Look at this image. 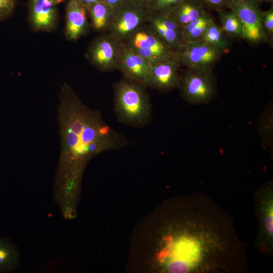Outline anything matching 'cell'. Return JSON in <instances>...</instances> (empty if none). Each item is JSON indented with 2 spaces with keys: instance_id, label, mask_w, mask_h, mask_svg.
<instances>
[{
  "instance_id": "1",
  "label": "cell",
  "mask_w": 273,
  "mask_h": 273,
  "mask_svg": "<svg viewBox=\"0 0 273 273\" xmlns=\"http://www.w3.org/2000/svg\"><path fill=\"white\" fill-rule=\"evenodd\" d=\"M180 218L163 235L156 255L172 273H231L246 267L245 250L232 218L206 195L186 198Z\"/></svg>"
},
{
  "instance_id": "2",
  "label": "cell",
  "mask_w": 273,
  "mask_h": 273,
  "mask_svg": "<svg viewBox=\"0 0 273 273\" xmlns=\"http://www.w3.org/2000/svg\"><path fill=\"white\" fill-rule=\"evenodd\" d=\"M59 99L62 177L77 178L92 157L128 145L122 134L107 124L99 112L87 107L68 84L62 86Z\"/></svg>"
},
{
  "instance_id": "3",
  "label": "cell",
  "mask_w": 273,
  "mask_h": 273,
  "mask_svg": "<svg viewBox=\"0 0 273 273\" xmlns=\"http://www.w3.org/2000/svg\"><path fill=\"white\" fill-rule=\"evenodd\" d=\"M145 87L124 77L114 85V109L120 121L134 127L149 123L152 111Z\"/></svg>"
},
{
  "instance_id": "4",
  "label": "cell",
  "mask_w": 273,
  "mask_h": 273,
  "mask_svg": "<svg viewBox=\"0 0 273 273\" xmlns=\"http://www.w3.org/2000/svg\"><path fill=\"white\" fill-rule=\"evenodd\" d=\"M178 87L182 98L191 105L210 102L217 89L212 71L192 69H186L180 76Z\"/></svg>"
},
{
  "instance_id": "5",
  "label": "cell",
  "mask_w": 273,
  "mask_h": 273,
  "mask_svg": "<svg viewBox=\"0 0 273 273\" xmlns=\"http://www.w3.org/2000/svg\"><path fill=\"white\" fill-rule=\"evenodd\" d=\"M123 43L148 60L151 65L170 60L174 57L175 50L159 38L147 23L138 29Z\"/></svg>"
},
{
  "instance_id": "6",
  "label": "cell",
  "mask_w": 273,
  "mask_h": 273,
  "mask_svg": "<svg viewBox=\"0 0 273 273\" xmlns=\"http://www.w3.org/2000/svg\"><path fill=\"white\" fill-rule=\"evenodd\" d=\"M149 15L146 8L131 0H126L115 8L108 33L123 43L147 24Z\"/></svg>"
},
{
  "instance_id": "7",
  "label": "cell",
  "mask_w": 273,
  "mask_h": 273,
  "mask_svg": "<svg viewBox=\"0 0 273 273\" xmlns=\"http://www.w3.org/2000/svg\"><path fill=\"white\" fill-rule=\"evenodd\" d=\"M256 210L259 229L257 242L259 249L267 253L273 244V187L272 181L260 186L255 194Z\"/></svg>"
},
{
  "instance_id": "8",
  "label": "cell",
  "mask_w": 273,
  "mask_h": 273,
  "mask_svg": "<svg viewBox=\"0 0 273 273\" xmlns=\"http://www.w3.org/2000/svg\"><path fill=\"white\" fill-rule=\"evenodd\" d=\"M122 45V42L109 33H102L88 46L86 58L100 71L117 70Z\"/></svg>"
},
{
  "instance_id": "9",
  "label": "cell",
  "mask_w": 273,
  "mask_h": 273,
  "mask_svg": "<svg viewBox=\"0 0 273 273\" xmlns=\"http://www.w3.org/2000/svg\"><path fill=\"white\" fill-rule=\"evenodd\" d=\"M222 54L210 44L200 40L183 43L175 51L174 58L180 67L212 71Z\"/></svg>"
},
{
  "instance_id": "10",
  "label": "cell",
  "mask_w": 273,
  "mask_h": 273,
  "mask_svg": "<svg viewBox=\"0 0 273 273\" xmlns=\"http://www.w3.org/2000/svg\"><path fill=\"white\" fill-rule=\"evenodd\" d=\"M229 9L241 22L243 39L251 43L266 40L262 25L263 11L256 0H232Z\"/></svg>"
},
{
  "instance_id": "11",
  "label": "cell",
  "mask_w": 273,
  "mask_h": 273,
  "mask_svg": "<svg viewBox=\"0 0 273 273\" xmlns=\"http://www.w3.org/2000/svg\"><path fill=\"white\" fill-rule=\"evenodd\" d=\"M65 0H28V19L32 29L50 32L59 21V5Z\"/></svg>"
},
{
  "instance_id": "12",
  "label": "cell",
  "mask_w": 273,
  "mask_h": 273,
  "mask_svg": "<svg viewBox=\"0 0 273 273\" xmlns=\"http://www.w3.org/2000/svg\"><path fill=\"white\" fill-rule=\"evenodd\" d=\"M151 66L148 60L122 43L117 70L124 78L147 86Z\"/></svg>"
},
{
  "instance_id": "13",
  "label": "cell",
  "mask_w": 273,
  "mask_h": 273,
  "mask_svg": "<svg viewBox=\"0 0 273 273\" xmlns=\"http://www.w3.org/2000/svg\"><path fill=\"white\" fill-rule=\"evenodd\" d=\"M89 25L86 8L79 0H67L64 30L66 38L76 41L87 33Z\"/></svg>"
},
{
  "instance_id": "14",
  "label": "cell",
  "mask_w": 273,
  "mask_h": 273,
  "mask_svg": "<svg viewBox=\"0 0 273 273\" xmlns=\"http://www.w3.org/2000/svg\"><path fill=\"white\" fill-rule=\"evenodd\" d=\"M179 67L174 58L152 65L147 86L161 92L178 87Z\"/></svg>"
},
{
  "instance_id": "15",
  "label": "cell",
  "mask_w": 273,
  "mask_h": 273,
  "mask_svg": "<svg viewBox=\"0 0 273 273\" xmlns=\"http://www.w3.org/2000/svg\"><path fill=\"white\" fill-rule=\"evenodd\" d=\"M147 23L159 38L175 51L183 43L182 28L167 15L149 12Z\"/></svg>"
},
{
  "instance_id": "16",
  "label": "cell",
  "mask_w": 273,
  "mask_h": 273,
  "mask_svg": "<svg viewBox=\"0 0 273 273\" xmlns=\"http://www.w3.org/2000/svg\"><path fill=\"white\" fill-rule=\"evenodd\" d=\"M205 11L204 6L199 0H183L166 15L182 28Z\"/></svg>"
},
{
  "instance_id": "17",
  "label": "cell",
  "mask_w": 273,
  "mask_h": 273,
  "mask_svg": "<svg viewBox=\"0 0 273 273\" xmlns=\"http://www.w3.org/2000/svg\"><path fill=\"white\" fill-rule=\"evenodd\" d=\"M115 8L99 1L87 8L90 25L94 31L108 32L113 17Z\"/></svg>"
},
{
  "instance_id": "18",
  "label": "cell",
  "mask_w": 273,
  "mask_h": 273,
  "mask_svg": "<svg viewBox=\"0 0 273 273\" xmlns=\"http://www.w3.org/2000/svg\"><path fill=\"white\" fill-rule=\"evenodd\" d=\"M214 21L205 11L200 17L182 27L183 43L202 40L210 24Z\"/></svg>"
},
{
  "instance_id": "19",
  "label": "cell",
  "mask_w": 273,
  "mask_h": 273,
  "mask_svg": "<svg viewBox=\"0 0 273 273\" xmlns=\"http://www.w3.org/2000/svg\"><path fill=\"white\" fill-rule=\"evenodd\" d=\"M20 253L9 240L0 237V272H7L18 266Z\"/></svg>"
},
{
  "instance_id": "20",
  "label": "cell",
  "mask_w": 273,
  "mask_h": 273,
  "mask_svg": "<svg viewBox=\"0 0 273 273\" xmlns=\"http://www.w3.org/2000/svg\"><path fill=\"white\" fill-rule=\"evenodd\" d=\"M221 27L229 36L235 38H242V27L237 15L232 11L221 10L217 11Z\"/></svg>"
},
{
  "instance_id": "21",
  "label": "cell",
  "mask_w": 273,
  "mask_h": 273,
  "mask_svg": "<svg viewBox=\"0 0 273 273\" xmlns=\"http://www.w3.org/2000/svg\"><path fill=\"white\" fill-rule=\"evenodd\" d=\"M229 36L224 33L220 26L213 21L208 27L202 40L210 44L222 54L229 50Z\"/></svg>"
},
{
  "instance_id": "22",
  "label": "cell",
  "mask_w": 273,
  "mask_h": 273,
  "mask_svg": "<svg viewBox=\"0 0 273 273\" xmlns=\"http://www.w3.org/2000/svg\"><path fill=\"white\" fill-rule=\"evenodd\" d=\"M183 0H152L147 7L149 12L168 14Z\"/></svg>"
},
{
  "instance_id": "23",
  "label": "cell",
  "mask_w": 273,
  "mask_h": 273,
  "mask_svg": "<svg viewBox=\"0 0 273 273\" xmlns=\"http://www.w3.org/2000/svg\"><path fill=\"white\" fill-rule=\"evenodd\" d=\"M262 25L266 40L272 42L273 38V8L262 12Z\"/></svg>"
},
{
  "instance_id": "24",
  "label": "cell",
  "mask_w": 273,
  "mask_h": 273,
  "mask_svg": "<svg viewBox=\"0 0 273 273\" xmlns=\"http://www.w3.org/2000/svg\"><path fill=\"white\" fill-rule=\"evenodd\" d=\"M15 0H0V21L9 17L14 12Z\"/></svg>"
},
{
  "instance_id": "25",
  "label": "cell",
  "mask_w": 273,
  "mask_h": 273,
  "mask_svg": "<svg viewBox=\"0 0 273 273\" xmlns=\"http://www.w3.org/2000/svg\"><path fill=\"white\" fill-rule=\"evenodd\" d=\"M204 6L218 11L229 9L232 0H199Z\"/></svg>"
},
{
  "instance_id": "26",
  "label": "cell",
  "mask_w": 273,
  "mask_h": 273,
  "mask_svg": "<svg viewBox=\"0 0 273 273\" xmlns=\"http://www.w3.org/2000/svg\"><path fill=\"white\" fill-rule=\"evenodd\" d=\"M125 1L126 0H100V1L106 3L114 8L116 7Z\"/></svg>"
},
{
  "instance_id": "27",
  "label": "cell",
  "mask_w": 273,
  "mask_h": 273,
  "mask_svg": "<svg viewBox=\"0 0 273 273\" xmlns=\"http://www.w3.org/2000/svg\"><path fill=\"white\" fill-rule=\"evenodd\" d=\"M82 4L86 8H88L92 5L100 1V0H79Z\"/></svg>"
},
{
  "instance_id": "28",
  "label": "cell",
  "mask_w": 273,
  "mask_h": 273,
  "mask_svg": "<svg viewBox=\"0 0 273 273\" xmlns=\"http://www.w3.org/2000/svg\"><path fill=\"white\" fill-rule=\"evenodd\" d=\"M133 2L140 4L145 8L149 5V4L151 2L152 0H131Z\"/></svg>"
},
{
  "instance_id": "29",
  "label": "cell",
  "mask_w": 273,
  "mask_h": 273,
  "mask_svg": "<svg viewBox=\"0 0 273 273\" xmlns=\"http://www.w3.org/2000/svg\"><path fill=\"white\" fill-rule=\"evenodd\" d=\"M257 2H266V0H256Z\"/></svg>"
},
{
  "instance_id": "30",
  "label": "cell",
  "mask_w": 273,
  "mask_h": 273,
  "mask_svg": "<svg viewBox=\"0 0 273 273\" xmlns=\"http://www.w3.org/2000/svg\"><path fill=\"white\" fill-rule=\"evenodd\" d=\"M266 3H272V0H266Z\"/></svg>"
}]
</instances>
